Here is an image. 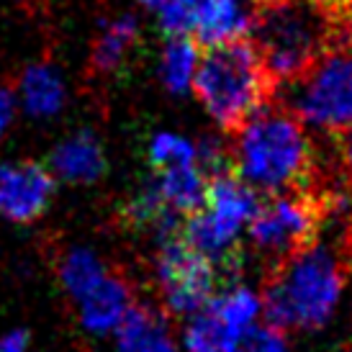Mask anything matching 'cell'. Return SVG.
<instances>
[{
    "mask_svg": "<svg viewBox=\"0 0 352 352\" xmlns=\"http://www.w3.org/2000/svg\"><path fill=\"white\" fill-rule=\"evenodd\" d=\"M232 162L245 183L275 196L319 190L322 183L303 121L278 100L260 108L236 131Z\"/></svg>",
    "mask_w": 352,
    "mask_h": 352,
    "instance_id": "obj_1",
    "label": "cell"
},
{
    "mask_svg": "<svg viewBox=\"0 0 352 352\" xmlns=\"http://www.w3.org/2000/svg\"><path fill=\"white\" fill-rule=\"evenodd\" d=\"M352 0H257L252 36L278 88L303 75L332 47Z\"/></svg>",
    "mask_w": 352,
    "mask_h": 352,
    "instance_id": "obj_2",
    "label": "cell"
},
{
    "mask_svg": "<svg viewBox=\"0 0 352 352\" xmlns=\"http://www.w3.org/2000/svg\"><path fill=\"white\" fill-rule=\"evenodd\" d=\"M193 90L216 124L236 134L260 108L273 103L278 82L270 78L254 41L242 36L204 47Z\"/></svg>",
    "mask_w": 352,
    "mask_h": 352,
    "instance_id": "obj_3",
    "label": "cell"
},
{
    "mask_svg": "<svg viewBox=\"0 0 352 352\" xmlns=\"http://www.w3.org/2000/svg\"><path fill=\"white\" fill-rule=\"evenodd\" d=\"M344 285V265L322 245H311L267 270L263 311L275 329H319L332 319Z\"/></svg>",
    "mask_w": 352,
    "mask_h": 352,
    "instance_id": "obj_4",
    "label": "cell"
},
{
    "mask_svg": "<svg viewBox=\"0 0 352 352\" xmlns=\"http://www.w3.org/2000/svg\"><path fill=\"white\" fill-rule=\"evenodd\" d=\"M285 88V106L303 124L342 137L352 131V13L329 50ZM278 88V90H280Z\"/></svg>",
    "mask_w": 352,
    "mask_h": 352,
    "instance_id": "obj_5",
    "label": "cell"
},
{
    "mask_svg": "<svg viewBox=\"0 0 352 352\" xmlns=\"http://www.w3.org/2000/svg\"><path fill=\"white\" fill-rule=\"evenodd\" d=\"M327 216L329 206L319 190L278 193L265 201L250 221V242L270 270L316 245V234Z\"/></svg>",
    "mask_w": 352,
    "mask_h": 352,
    "instance_id": "obj_6",
    "label": "cell"
},
{
    "mask_svg": "<svg viewBox=\"0 0 352 352\" xmlns=\"http://www.w3.org/2000/svg\"><path fill=\"white\" fill-rule=\"evenodd\" d=\"M157 273L165 291V303L173 314L196 316L214 301L219 270L216 265L188 245L183 234L162 242Z\"/></svg>",
    "mask_w": 352,
    "mask_h": 352,
    "instance_id": "obj_7",
    "label": "cell"
},
{
    "mask_svg": "<svg viewBox=\"0 0 352 352\" xmlns=\"http://www.w3.org/2000/svg\"><path fill=\"white\" fill-rule=\"evenodd\" d=\"M54 183L36 162L0 165V214L13 221H34L44 214Z\"/></svg>",
    "mask_w": 352,
    "mask_h": 352,
    "instance_id": "obj_8",
    "label": "cell"
},
{
    "mask_svg": "<svg viewBox=\"0 0 352 352\" xmlns=\"http://www.w3.org/2000/svg\"><path fill=\"white\" fill-rule=\"evenodd\" d=\"M260 206L263 204L257 198V190L236 173H224L208 180V198H206L204 211L226 234H239V229L252 221Z\"/></svg>",
    "mask_w": 352,
    "mask_h": 352,
    "instance_id": "obj_9",
    "label": "cell"
},
{
    "mask_svg": "<svg viewBox=\"0 0 352 352\" xmlns=\"http://www.w3.org/2000/svg\"><path fill=\"white\" fill-rule=\"evenodd\" d=\"M121 352H177L167 319L149 306H131L116 327Z\"/></svg>",
    "mask_w": 352,
    "mask_h": 352,
    "instance_id": "obj_10",
    "label": "cell"
},
{
    "mask_svg": "<svg viewBox=\"0 0 352 352\" xmlns=\"http://www.w3.org/2000/svg\"><path fill=\"white\" fill-rule=\"evenodd\" d=\"M160 193L167 201V206L180 216H193L206 208L208 198V177L196 162H183V165L165 167L157 180Z\"/></svg>",
    "mask_w": 352,
    "mask_h": 352,
    "instance_id": "obj_11",
    "label": "cell"
},
{
    "mask_svg": "<svg viewBox=\"0 0 352 352\" xmlns=\"http://www.w3.org/2000/svg\"><path fill=\"white\" fill-rule=\"evenodd\" d=\"M80 301H82V327L90 332L116 329L131 309V294L116 278H103Z\"/></svg>",
    "mask_w": 352,
    "mask_h": 352,
    "instance_id": "obj_12",
    "label": "cell"
},
{
    "mask_svg": "<svg viewBox=\"0 0 352 352\" xmlns=\"http://www.w3.org/2000/svg\"><path fill=\"white\" fill-rule=\"evenodd\" d=\"M236 342H239V334L232 332L211 306L190 316L186 327L188 352H234Z\"/></svg>",
    "mask_w": 352,
    "mask_h": 352,
    "instance_id": "obj_13",
    "label": "cell"
},
{
    "mask_svg": "<svg viewBox=\"0 0 352 352\" xmlns=\"http://www.w3.org/2000/svg\"><path fill=\"white\" fill-rule=\"evenodd\" d=\"M198 67V41L190 36H170L162 52V80L173 93H183L193 85Z\"/></svg>",
    "mask_w": 352,
    "mask_h": 352,
    "instance_id": "obj_14",
    "label": "cell"
},
{
    "mask_svg": "<svg viewBox=\"0 0 352 352\" xmlns=\"http://www.w3.org/2000/svg\"><path fill=\"white\" fill-rule=\"evenodd\" d=\"M219 316L221 322L232 329L234 334H242L247 329H252L254 322H257V314L263 309V303L257 298V294H252L250 288H232V291H224V294L214 296V301L208 303Z\"/></svg>",
    "mask_w": 352,
    "mask_h": 352,
    "instance_id": "obj_15",
    "label": "cell"
},
{
    "mask_svg": "<svg viewBox=\"0 0 352 352\" xmlns=\"http://www.w3.org/2000/svg\"><path fill=\"white\" fill-rule=\"evenodd\" d=\"M214 0H165L157 13L167 36H190L206 23Z\"/></svg>",
    "mask_w": 352,
    "mask_h": 352,
    "instance_id": "obj_16",
    "label": "cell"
},
{
    "mask_svg": "<svg viewBox=\"0 0 352 352\" xmlns=\"http://www.w3.org/2000/svg\"><path fill=\"white\" fill-rule=\"evenodd\" d=\"M100 149L90 139L67 142L54 152V170L69 180H90L100 173Z\"/></svg>",
    "mask_w": 352,
    "mask_h": 352,
    "instance_id": "obj_17",
    "label": "cell"
},
{
    "mask_svg": "<svg viewBox=\"0 0 352 352\" xmlns=\"http://www.w3.org/2000/svg\"><path fill=\"white\" fill-rule=\"evenodd\" d=\"M137 36V23L134 19H124L116 21L113 26H108L106 34L100 36L98 47H96V54H93V62L98 69H113L124 59V52L129 50V44Z\"/></svg>",
    "mask_w": 352,
    "mask_h": 352,
    "instance_id": "obj_18",
    "label": "cell"
},
{
    "mask_svg": "<svg viewBox=\"0 0 352 352\" xmlns=\"http://www.w3.org/2000/svg\"><path fill=\"white\" fill-rule=\"evenodd\" d=\"M103 278L106 275L100 270V263L88 252L69 254V260L65 263V283L78 298H82L88 291H93Z\"/></svg>",
    "mask_w": 352,
    "mask_h": 352,
    "instance_id": "obj_19",
    "label": "cell"
},
{
    "mask_svg": "<svg viewBox=\"0 0 352 352\" xmlns=\"http://www.w3.org/2000/svg\"><path fill=\"white\" fill-rule=\"evenodd\" d=\"M26 100L31 111H39V113L54 111L59 106L62 88L50 69H31L26 78Z\"/></svg>",
    "mask_w": 352,
    "mask_h": 352,
    "instance_id": "obj_20",
    "label": "cell"
},
{
    "mask_svg": "<svg viewBox=\"0 0 352 352\" xmlns=\"http://www.w3.org/2000/svg\"><path fill=\"white\" fill-rule=\"evenodd\" d=\"M152 162L160 170L183 165V162H196V147L186 139L175 137V134H160L152 144Z\"/></svg>",
    "mask_w": 352,
    "mask_h": 352,
    "instance_id": "obj_21",
    "label": "cell"
},
{
    "mask_svg": "<svg viewBox=\"0 0 352 352\" xmlns=\"http://www.w3.org/2000/svg\"><path fill=\"white\" fill-rule=\"evenodd\" d=\"M234 352H291V350H288L283 332L275 329L273 324H263V327L254 324L252 329H247L239 337Z\"/></svg>",
    "mask_w": 352,
    "mask_h": 352,
    "instance_id": "obj_22",
    "label": "cell"
},
{
    "mask_svg": "<svg viewBox=\"0 0 352 352\" xmlns=\"http://www.w3.org/2000/svg\"><path fill=\"white\" fill-rule=\"evenodd\" d=\"M29 350V332L16 329L0 340V352H26Z\"/></svg>",
    "mask_w": 352,
    "mask_h": 352,
    "instance_id": "obj_23",
    "label": "cell"
},
{
    "mask_svg": "<svg viewBox=\"0 0 352 352\" xmlns=\"http://www.w3.org/2000/svg\"><path fill=\"white\" fill-rule=\"evenodd\" d=\"M337 139H340V160H342V167L347 173V180L352 183V131H347V134Z\"/></svg>",
    "mask_w": 352,
    "mask_h": 352,
    "instance_id": "obj_24",
    "label": "cell"
},
{
    "mask_svg": "<svg viewBox=\"0 0 352 352\" xmlns=\"http://www.w3.org/2000/svg\"><path fill=\"white\" fill-rule=\"evenodd\" d=\"M8 116H10V98L6 90H0V134H3V129L8 124Z\"/></svg>",
    "mask_w": 352,
    "mask_h": 352,
    "instance_id": "obj_25",
    "label": "cell"
},
{
    "mask_svg": "<svg viewBox=\"0 0 352 352\" xmlns=\"http://www.w3.org/2000/svg\"><path fill=\"white\" fill-rule=\"evenodd\" d=\"M142 3H144V6H149V8H160V6H162V3H165V0H142Z\"/></svg>",
    "mask_w": 352,
    "mask_h": 352,
    "instance_id": "obj_26",
    "label": "cell"
},
{
    "mask_svg": "<svg viewBox=\"0 0 352 352\" xmlns=\"http://www.w3.org/2000/svg\"><path fill=\"white\" fill-rule=\"evenodd\" d=\"M350 252H352V221H350Z\"/></svg>",
    "mask_w": 352,
    "mask_h": 352,
    "instance_id": "obj_27",
    "label": "cell"
}]
</instances>
